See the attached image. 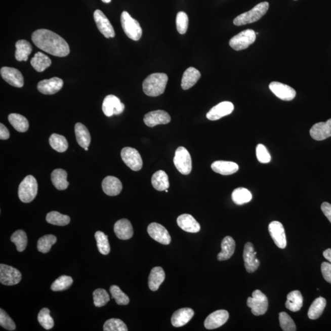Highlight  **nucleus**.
I'll list each match as a JSON object with an SVG mask.
<instances>
[{
	"label": "nucleus",
	"mask_w": 331,
	"mask_h": 331,
	"mask_svg": "<svg viewBox=\"0 0 331 331\" xmlns=\"http://www.w3.org/2000/svg\"><path fill=\"white\" fill-rule=\"evenodd\" d=\"M234 109V106L233 103L229 101H223L209 110L206 115V117L212 121L219 120L225 116L231 114Z\"/></svg>",
	"instance_id": "6ab92c4d"
},
{
	"label": "nucleus",
	"mask_w": 331,
	"mask_h": 331,
	"mask_svg": "<svg viewBox=\"0 0 331 331\" xmlns=\"http://www.w3.org/2000/svg\"><path fill=\"white\" fill-rule=\"evenodd\" d=\"M177 30L181 34L186 33L188 27V17L184 12H179L176 17Z\"/></svg>",
	"instance_id": "603ef678"
},
{
	"label": "nucleus",
	"mask_w": 331,
	"mask_h": 331,
	"mask_svg": "<svg viewBox=\"0 0 331 331\" xmlns=\"http://www.w3.org/2000/svg\"><path fill=\"white\" fill-rule=\"evenodd\" d=\"M67 176L68 174L66 171L62 169L55 170L52 173V182L57 190H65L68 187Z\"/></svg>",
	"instance_id": "2f4dec72"
},
{
	"label": "nucleus",
	"mask_w": 331,
	"mask_h": 331,
	"mask_svg": "<svg viewBox=\"0 0 331 331\" xmlns=\"http://www.w3.org/2000/svg\"><path fill=\"white\" fill-rule=\"evenodd\" d=\"M269 89L276 97L283 101H292L296 97V92L292 87L278 82L270 84Z\"/></svg>",
	"instance_id": "a211bd4d"
},
{
	"label": "nucleus",
	"mask_w": 331,
	"mask_h": 331,
	"mask_svg": "<svg viewBox=\"0 0 331 331\" xmlns=\"http://www.w3.org/2000/svg\"><path fill=\"white\" fill-rule=\"evenodd\" d=\"M31 39L37 48L55 57H66L70 52L67 42L59 34L47 29L34 31Z\"/></svg>",
	"instance_id": "f257e3e1"
},
{
	"label": "nucleus",
	"mask_w": 331,
	"mask_h": 331,
	"mask_svg": "<svg viewBox=\"0 0 331 331\" xmlns=\"http://www.w3.org/2000/svg\"><path fill=\"white\" fill-rule=\"evenodd\" d=\"M11 240L16 245L17 251L24 252L27 247L28 239L27 234L24 231H16L13 234Z\"/></svg>",
	"instance_id": "37998d69"
},
{
	"label": "nucleus",
	"mask_w": 331,
	"mask_h": 331,
	"mask_svg": "<svg viewBox=\"0 0 331 331\" xmlns=\"http://www.w3.org/2000/svg\"><path fill=\"white\" fill-rule=\"evenodd\" d=\"M0 325L8 330H14L16 328V324L13 319L2 309L0 310Z\"/></svg>",
	"instance_id": "864d4df0"
},
{
	"label": "nucleus",
	"mask_w": 331,
	"mask_h": 331,
	"mask_svg": "<svg viewBox=\"0 0 331 331\" xmlns=\"http://www.w3.org/2000/svg\"><path fill=\"white\" fill-rule=\"evenodd\" d=\"M102 2L104 3H106V4H109V3L111 2V0H102Z\"/></svg>",
	"instance_id": "052dcab7"
},
{
	"label": "nucleus",
	"mask_w": 331,
	"mask_h": 331,
	"mask_svg": "<svg viewBox=\"0 0 331 331\" xmlns=\"http://www.w3.org/2000/svg\"><path fill=\"white\" fill-rule=\"evenodd\" d=\"M246 304L252 309L253 314L255 316L265 314L269 306L268 298L258 289L253 292L252 297L248 298Z\"/></svg>",
	"instance_id": "423d86ee"
},
{
	"label": "nucleus",
	"mask_w": 331,
	"mask_h": 331,
	"mask_svg": "<svg viewBox=\"0 0 331 331\" xmlns=\"http://www.w3.org/2000/svg\"><path fill=\"white\" fill-rule=\"evenodd\" d=\"M201 77V73L196 68H188L183 74L181 87L183 90L190 89L195 85Z\"/></svg>",
	"instance_id": "cd10ccee"
},
{
	"label": "nucleus",
	"mask_w": 331,
	"mask_h": 331,
	"mask_svg": "<svg viewBox=\"0 0 331 331\" xmlns=\"http://www.w3.org/2000/svg\"><path fill=\"white\" fill-rule=\"evenodd\" d=\"M168 80L164 73H153L144 80L142 87L144 94L149 97H158L165 91Z\"/></svg>",
	"instance_id": "f03ea898"
},
{
	"label": "nucleus",
	"mask_w": 331,
	"mask_h": 331,
	"mask_svg": "<svg viewBox=\"0 0 331 331\" xmlns=\"http://www.w3.org/2000/svg\"><path fill=\"white\" fill-rule=\"evenodd\" d=\"M46 221L52 225L63 226L69 224L70 222V218L66 215L60 214L57 211H52L48 214Z\"/></svg>",
	"instance_id": "a19ab883"
},
{
	"label": "nucleus",
	"mask_w": 331,
	"mask_h": 331,
	"mask_svg": "<svg viewBox=\"0 0 331 331\" xmlns=\"http://www.w3.org/2000/svg\"><path fill=\"white\" fill-rule=\"evenodd\" d=\"M270 235L278 248L284 249L286 246V238L283 226L279 222L274 221L269 225Z\"/></svg>",
	"instance_id": "2eb2a0df"
},
{
	"label": "nucleus",
	"mask_w": 331,
	"mask_h": 331,
	"mask_svg": "<svg viewBox=\"0 0 331 331\" xmlns=\"http://www.w3.org/2000/svg\"><path fill=\"white\" fill-rule=\"evenodd\" d=\"M94 20L99 31L103 34L106 38L114 37L115 35V31L112 25L107 17L101 10H96L94 14Z\"/></svg>",
	"instance_id": "4468645a"
},
{
	"label": "nucleus",
	"mask_w": 331,
	"mask_h": 331,
	"mask_svg": "<svg viewBox=\"0 0 331 331\" xmlns=\"http://www.w3.org/2000/svg\"><path fill=\"white\" fill-rule=\"evenodd\" d=\"M194 315L193 309L190 308H182L174 313L171 318V323L174 327H182L187 324Z\"/></svg>",
	"instance_id": "b1692460"
},
{
	"label": "nucleus",
	"mask_w": 331,
	"mask_h": 331,
	"mask_svg": "<svg viewBox=\"0 0 331 331\" xmlns=\"http://www.w3.org/2000/svg\"><path fill=\"white\" fill-rule=\"evenodd\" d=\"M63 81L59 77H52L50 79H45L37 84V90L45 95H54L62 89Z\"/></svg>",
	"instance_id": "aec40b11"
},
{
	"label": "nucleus",
	"mask_w": 331,
	"mask_h": 331,
	"mask_svg": "<svg viewBox=\"0 0 331 331\" xmlns=\"http://www.w3.org/2000/svg\"><path fill=\"white\" fill-rule=\"evenodd\" d=\"M321 209L325 216L331 223V204L327 202H324L321 204Z\"/></svg>",
	"instance_id": "4d7b16f0"
},
{
	"label": "nucleus",
	"mask_w": 331,
	"mask_h": 331,
	"mask_svg": "<svg viewBox=\"0 0 331 331\" xmlns=\"http://www.w3.org/2000/svg\"><path fill=\"white\" fill-rule=\"evenodd\" d=\"M49 144L52 149L58 152H65L68 148V143L66 139L62 135L54 133L49 138Z\"/></svg>",
	"instance_id": "58836bf2"
},
{
	"label": "nucleus",
	"mask_w": 331,
	"mask_h": 331,
	"mask_svg": "<svg viewBox=\"0 0 331 331\" xmlns=\"http://www.w3.org/2000/svg\"><path fill=\"white\" fill-rule=\"evenodd\" d=\"M97 246L100 254L106 255L109 254L110 246L109 243L108 237L103 232L97 231L95 235Z\"/></svg>",
	"instance_id": "c03bdc74"
},
{
	"label": "nucleus",
	"mask_w": 331,
	"mask_h": 331,
	"mask_svg": "<svg viewBox=\"0 0 331 331\" xmlns=\"http://www.w3.org/2000/svg\"><path fill=\"white\" fill-rule=\"evenodd\" d=\"M10 133L7 127L4 124H0V139L2 140H7L10 138Z\"/></svg>",
	"instance_id": "13d9d810"
},
{
	"label": "nucleus",
	"mask_w": 331,
	"mask_h": 331,
	"mask_svg": "<svg viewBox=\"0 0 331 331\" xmlns=\"http://www.w3.org/2000/svg\"><path fill=\"white\" fill-rule=\"evenodd\" d=\"M57 240V237L54 235H45L38 240L37 244V250L43 254H47L51 251L52 246L56 243Z\"/></svg>",
	"instance_id": "79ce46f5"
},
{
	"label": "nucleus",
	"mask_w": 331,
	"mask_h": 331,
	"mask_svg": "<svg viewBox=\"0 0 331 331\" xmlns=\"http://www.w3.org/2000/svg\"><path fill=\"white\" fill-rule=\"evenodd\" d=\"M16 59L19 62L27 61L29 55L31 54L32 50H33L30 43L26 40H19L16 44Z\"/></svg>",
	"instance_id": "f704fd0d"
},
{
	"label": "nucleus",
	"mask_w": 331,
	"mask_h": 331,
	"mask_svg": "<svg viewBox=\"0 0 331 331\" xmlns=\"http://www.w3.org/2000/svg\"><path fill=\"white\" fill-rule=\"evenodd\" d=\"M121 157L128 167L134 171H140L142 168V159L140 153L134 148L125 147L121 150Z\"/></svg>",
	"instance_id": "1a4fd4ad"
},
{
	"label": "nucleus",
	"mask_w": 331,
	"mask_h": 331,
	"mask_svg": "<svg viewBox=\"0 0 331 331\" xmlns=\"http://www.w3.org/2000/svg\"><path fill=\"white\" fill-rule=\"evenodd\" d=\"M303 297L301 292L296 290L289 293L287 296L285 306L292 312L300 311L303 306Z\"/></svg>",
	"instance_id": "473e14b6"
},
{
	"label": "nucleus",
	"mask_w": 331,
	"mask_h": 331,
	"mask_svg": "<svg viewBox=\"0 0 331 331\" xmlns=\"http://www.w3.org/2000/svg\"><path fill=\"white\" fill-rule=\"evenodd\" d=\"M323 256L331 263V249H328L323 252Z\"/></svg>",
	"instance_id": "bf43d9fd"
},
{
	"label": "nucleus",
	"mask_w": 331,
	"mask_h": 331,
	"mask_svg": "<svg viewBox=\"0 0 331 331\" xmlns=\"http://www.w3.org/2000/svg\"><path fill=\"white\" fill-rule=\"evenodd\" d=\"M37 193V183L33 176L29 175L23 180L19 187L20 201L29 203L35 198Z\"/></svg>",
	"instance_id": "20e7f679"
},
{
	"label": "nucleus",
	"mask_w": 331,
	"mask_h": 331,
	"mask_svg": "<svg viewBox=\"0 0 331 331\" xmlns=\"http://www.w3.org/2000/svg\"><path fill=\"white\" fill-rule=\"evenodd\" d=\"M236 248V242L233 237L226 236L222 242V251L218 254L219 261L228 260L233 256Z\"/></svg>",
	"instance_id": "c85d7f7f"
},
{
	"label": "nucleus",
	"mask_w": 331,
	"mask_h": 331,
	"mask_svg": "<svg viewBox=\"0 0 331 331\" xmlns=\"http://www.w3.org/2000/svg\"><path fill=\"white\" fill-rule=\"evenodd\" d=\"M165 191H166V192L168 193V189H167V190H166Z\"/></svg>",
	"instance_id": "e2e57ef3"
},
{
	"label": "nucleus",
	"mask_w": 331,
	"mask_h": 331,
	"mask_svg": "<svg viewBox=\"0 0 331 331\" xmlns=\"http://www.w3.org/2000/svg\"><path fill=\"white\" fill-rule=\"evenodd\" d=\"M121 24L126 35L133 40L141 38L142 30L139 23L133 19L127 11H123L121 15Z\"/></svg>",
	"instance_id": "39448f33"
},
{
	"label": "nucleus",
	"mask_w": 331,
	"mask_h": 331,
	"mask_svg": "<svg viewBox=\"0 0 331 331\" xmlns=\"http://www.w3.org/2000/svg\"><path fill=\"white\" fill-rule=\"evenodd\" d=\"M9 121L17 132L24 133L27 132L29 123L24 116L18 114H11L8 117Z\"/></svg>",
	"instance_id": "4c0bfd02"
},
{
	"label": "nucleus",
	"mask_w": 331,
	"mask_h": 331,
	"mask_svg": "<svg viewBox=\"0 0 331 331\" xmlns=\"http://www.w3.org/2000/svg\"><path fill=\"white\" fill-rule=\"evenodd\" d=\"M22 279L21 273L12 266L0 264V281L8 286L15 285Z\"/></svg>",
	"instance_id": "9d476101"
},
{
	"label": "nucleus",
	"mask_w": 331,
	"mask_h": 331,
	"mask_svg": "<svg viewBox=\"0 0 331 331\" xmlns=\"http://www.w3.org/2000/svg\"><path fill=\"white\" fill-rule=\"evenodd\" d=\"M311 137L316 141H323L331 136V118L326 122H319L310 131Z\"/></svg>",
	"instance_id": "4be33fe9"
},
{
	"label": "nucleus",
	"mask_w": 331,
	"mask_h": 331,
	"mask_svg": "<svg viewBox=\"0 0 331 331\" xmlns=\"http://www.w3.org/2000/svg\"><path fill=\"white\" fill-rule=\"evenodd\" d=\"M252 195L251 191L245 188H238L232 193V199L235 204L242 205L251 201Z\"/></svg>",
	"instance_id": "ea45409f"
},
{
	"label": "nucleus",
	"mask_w": 331,
	"mask_h": 331,
	"mask_svg": "<svg viewBox=\"0 0 331 331\" xmlns=\"http://www.w3.org/2000/svg\"><path fill=\"white\" fill-rule=\"evenodd\" d=\"M177 223L183 230L191 233H196L200 231L199 223L190 214H182L177 219Z\"/></svg>",
	"instance_id": "393cba45"
},
{
	"label": "nucleus",
	"mask_w": 331,
	"mask_h": 331,
	"mask_svg": "<svg viewBox=\"0 0 331 331\" xmlns=\"http://www.w3.org/2000/svg\"><path fill=\"white\" fill-rule=\"evenodd\" d=\"M269 7V5L268 2L260 3L251 11L236 17L233 21L234 24L236 26H242L257 22L265 15Z\"/></svg>",
	"instance_id": "7ed1b4c3"
},
{
	"label": "nucleus",
	"mask_w": 331,
	"mask_h": 331,
	"mask_svg": "<svg viewBox=\"0 0 331 331\" xmlns=\"http://www.w3.org/2000/svg\"><path fill=\"white\" fill-rule=\"evenodd\" d=\"M279 321L281 329L284 331L296 330V324L293 319L286 312L279 314Z\"/></svg>",
	"instance_id": "3c124183"
},
{
	"label": "nucleus",
	"mask_w": 331,
	"mask_h": 331,
	"mask_svg": "<svg viewBox=\"0 0 331 331\" xmlns=\"http://www.w3.org/2000/svg\"><path fill=\"white\" fill-rule=\"evenodd\" d=\"M104 193L110 196H117L122 190V184L118 178L114 176H107L102 182Z\"/></svg>",
	"instance_id": "5701e85b"
},
{
	"label": "nucleus",
	"mask_w": 331,
	"mask_h": 331,
	"mask_svg": "<svg viewBox=\"0 0 331 331\" xmlns=\"http://www.w3.org/2000/svg\"><path fill=\"white\" fill-rule=\"evenodd\" d=\"M72 282H73V280L71 277L67 275H62L52 284L51 289L54 292L63 291L71 286Z\"/></svg>",
	"instance_id": "a18cd8bd"
},
{
	"label": "nucleus",
	"mask_w": 331,
	"mask_h": 331,
	"mask_svg": "<svg viewBox=\"0 0 331 331\" xmlns=\"http://www.w3.org/2000/svg\"><path fill=\"white\" fill-rule=\"evenodd\" d=\"M326 306V301L324 298L319 297L313 302L308 312L310 319H318L323 313Z\"/></svg>",
	"instance_id": "e433bc0d"
},
{
	"label": "nucleus",
	"mask_w": 331,
	"mask_h": 331,
	"mask_svg": "<svg viewBox=\"0 0 331 331\" xmlns=\"http://www.w3.org/2000/svg\"><path fill=\"white\" fill-rule=\"evenodd\" d=\"M104 331H127L128 327L123 321L120 319L111 318L105 322L104 324Z\"/></svg>",
	"instance_id": "de8ad7c7"
},
{
	"label": "nucleus",
	"mask_w": 331,
	"mask_h": 331,
	"mask_svg": "<svg viewBox=\"0 0 331 331\" xmlns=\"http://www.w3.org/2000/svg\"><path fill=\"white\" fill-rule=\"evenodd\" d=\"M174 163L177 170L184 175L190 174L192 170V161L190 154L184 147H179L176 150L174 158Z\"/></svg>",
	"instance_id": "6e6552de"
},
{
	"label": "nucleus",
	"mask_w": 331,
	"mask_h": 331,
	"mask_svg": "<svg viewBox=\"0 0 331 331\" xmlns=\"http://www.w3.org/2000/svg\"><path fill=\"white\" fill-rule=\"evenodd\" d=\"M321 269L324 280L331 284V264L327 262L322 263Z\"/></svg>",
	"instance_id": "6e6d98bb"
},
{
	"label": "nucleus",
	"mask_w": 331,
	"mask_h": 331,
	"mask_svg": "<svg viewBox=\"0 0 331 331\" xmlns=\"http://www.w3.org/2000/svg\"><path fill=\"white\" fill-rule=\"evenodd\" d=\"M229 313L225 310H219L212 313L204 321V326L208 329H217L223 326L229 319Z\"/></svg>",
	"instance_id": "412c9836"
},
{
	"label": "nucleus",
	"mask_w": 331,
	"mask_h": 331,
	"mask_svg": "<svg viewBox=\"0 0 331 331\" xmlns=\"http://www.w3.org/2000/svg\"><path fill=\"white\" fill-rule=\"evenodd\" d=\"M110 292L111 293L112 298L114 299L116 303L118 305L129 304L130 299L126 293L121 291V289L117 285L110 286Z\"/></svg>",
	"instance_id": "09e8293b"
},
{
	"label": "nucleus",
	"mask_w": 331,
	"mask_h": 331,
	"mask_svg": "<svg viewBox=\"0 0 331 331\" xmlns=\"http://www.w3.org/2000/svg\"><path fill=\"white\" fill-rule=\"evenodd\" d=\"M52 61L50 58L42 52H38L34 54L31 60V65L37 72H42L48 68L51 65Z\"/></svg>",
	"instance_id": "72a5a7b5"
},
{
	"label": "nucleus",
	"mask_w": 331,
	"mask_h": 331,
	"mask_svg": "<svg viewBox=\"0 0 331 331\" xmlns=\"http://www.w3.org/2000/svg\"><path fill=\"white\" fill-rule=\"evenodd\" d=\"M257 254L255 251L254 245L251 242L246 243L243 250V258L246 271L249 273L256 271L260 266V263L257 258Z\"/></svg>",
	"instance_id": "ddd939ff"
},
{
	"label": "nucleus",
	"mask_w": 331,
	"mask_h": 331,
	"mask_svg": "<svg viewBox=\"0 0 331 331\" xmlns=\"http://www.w3.org/2000/svg\"><path fill=\"white\" fill-rule=\"evenodd\" d=\"M211 168L214 172L228 176L236 173L239 170V166L234 162L216 161L212 164Z\"/></svg>",
	"instance_id": "bb28decb"
},
{
	"label": "nucleus",
	"mask_w": 331,
	"mask_h": 331,
	"mask_svg": "<svg viewBox=\"0 0 331 331\" xmlns=\"http://www.w3.org/2000/svg\"><path fill=\"white\" fill-rule=\"evenodd\" d=\"M94 304L96 307H101L105 306L110 300V296L105 289L99 288L93 293Z\"/></svg>",
	"instance_id": "8fccbe9b"
},
{
	"label": "nucleus",
	"mask_w": 331,
	"mask_h": 331,
	"mask_svg": "<svg viewBox=\"0 0 331 331\" xmlns=\"http://www.w3.org/2000/svg\"><path fill=\"white\" fill-rule=\"evenodd\" d=\"M114 233L121 240H129L133 236V228L129 220H119L114 225Z\"/></svg>",
	"instance_id": "a878e982"
},
{
	"label": "nucleus",
	"mask_w": 331,
	"mask_h": 331,
	"mask_svg": "<svg viewBox=\"0 0 331 331\" xmlns=\"http://www.w3.org/2000/svg\"><path fill=\"white\" fill-rule=\"evenodd\" d=\"M256 36L255 31L248 29L232 37L229 40V45L235 51L244 50L255 43Z\"/></svg>",
	"instance_id": "0eeeda50"
},
{
	"label": "nucleus",
	"mask_w": 331,
	"mask_h": 331,
	"mask_svg": "<svg viewBox=\"0 0 331 331\" xmlns=\"http://www.w3.org/2000/svg\"><path fill=\"white\" fill-rule=\"evenodd\" d=\"M152 184L154 188L158 191H165L170 187L169 178L164 171L159 170L153 174Z\"/></svg>",
	"instance_id": "c9c22d12"
},
{
	"label": "nucleus",
	"mask_w": 331,
	"mask_h": 331,
	"mask_svg": "<svg viewBox=\"0 0 331 331\" xmlns=\"http://www.w3.org/2000/svg\"><path fill=\"white\" fill-rule=\"evenodd\" d=\"M37 319L39 324L46 329H51L54 326V319L51 317L50 310L48 308H43L40 310Z\"/></svg>",
	"instance_id": "49530a36"
},
{
	"label": "nucleus",
	"mask_w": 331,
	"mask_h": 331,
	"mask_svg": "<svg viewBox=\"0 0 331 331\" xmlns=\"http://www.w3.org/2000/svg\"><path fill=\"white\" fill-rule=\"evenodd\" d=\"M85 149L86 151H87V150H89V147H86L85 149Z\"/></svg>",
	"instance_id": "680f3d73"
},
{
	"label": "nucleus",
	"mask_w": 331,
	"mask_h": 331,
	"mask_svg": "<svg viewBox=\"0 0 331 331\" xmlns=\"http://www.w3.org/2000/svg\"><path fill=\"white\" fill-rule=\"evenodd\" d=\"M75 134L77 143L85 149L89 147L91 142V136L89 131L82 123H77L75 126Z\"/></svg>",
	"instance_id": "7c9ffc66"
},
{
	"label": "nucleus",
	"mask_w": 331,
	"mask_h": 331,
	"mask_svg": "<svg viewBox=\"0 0 331 331\" xmlns=\"http://www.w3.org/2000/svg\"><path fill=\"white\" fill-rule=\"evenodd\" d=\"M258 160L261 163H268L271 161V157L268 149L263 144H258L256 149Z\"/></svg>",
	"instance_id": "5fc2aeb1"
},
{
	"label": "nucleus",
	"mask_w": 331,
	"mask_h": 331,
	"mask_svg": "<svg viewBox=\"0 0 331 331\" xmlns=\"http://www.w3.org/2000/svg\"><path fill=\"white\" fill-rule=\"evenodd\" d=\"M165 272L161 267H155L151 271L149 277V287L153 292L157 291L165 279Z\"/></svg>",
	"instance_id": "c756f323"
},
{
	"label": "nucleus",
	"mask_w": 331,
	"mask_h": 331,
	"mask_svg": "<svg viewBox=\"0 0 331 331\" xmlns=\"http://www.w3.org/2000/svg\"><path fill=\"white\" fill-rule=\"evenodd\" d=\"M2 77L11 86L21 88L24 86V77L18 69L10 67H4L0 71Z\"/></svg>",
	"instance_id": "dca6fc26"
},
{
	"label": "nucleus",
	"mask_w": 331,
	"mask_h": 331,
	"mask_svg": "<svg viewBox=\"0 0 331 331\" xmlns=\"http://www.w3.org/2000/svg\"><path fill=\"white\" fill-rule=\"evenodd\" d=\"M102 109L107 117H112L114 115L121 114L125 109V105L121 103L118 98L114 95H109L104 98Z\"/></svg>",
	"instance_id": "9b49d317"
},
{
	"label": "nucleus",
	"mask_w": 331,
	"mask_h": 331,
	"mask_svg": "<svg viewBox=\"0 0 331 331\" xmlns=\"http://www.w3.org/2000/svg\"><path fill=\"white\" fill-rule=\"evenodd\" d=\"M171 120L169 114L162 110H154L147 113L144 117L145 124L149 127H155L158 125L168 124L170 122Z\"/></svg>",
	"instance_id": "f3484780"
},
{
	"label": "nucleus",
	"mask_w": 331,
	"mask_h": 331,
	"mask_svg": "<svg viewBox=\"0 0 331 331\" xmlns=\"http://www.w3.org/2000/svg\"><path fill=\"white\" fill-rule=\"evenodd\" d=\"M147 232L152 239L161 244L169 245L171 242V237L167 229L157 223H152L148 226Z\"/></svg>",
	"instance_id": "f8f14e48"
}]
</instances>
